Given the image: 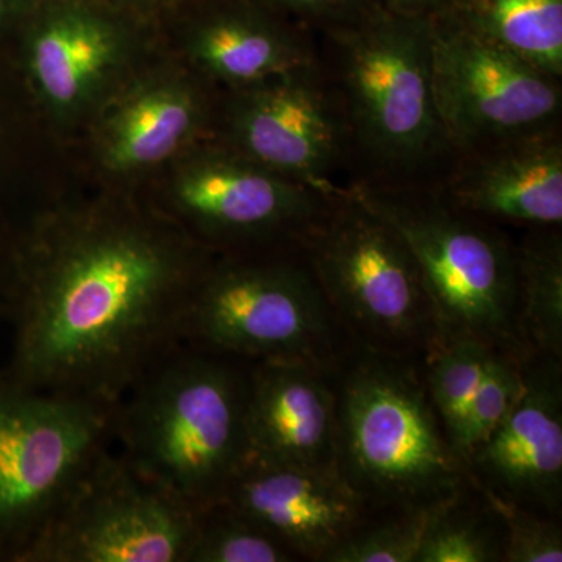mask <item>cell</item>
I'll use <instances>...</instances> for the list:
<instances>
[{
    "label": "cell",
    "mask_w": 562,
    "mask_h": 562,
    "mask_svg": "<svg viewBox=\"0 0 562 562\" xmlns=\"http://www.w3.org/2000/svg\"><path fill=\"white\" fill-rule=\"evenodd\" d=\"M503 553L501 516L471 482L436 517L416 562H502Z\"/></svg>",
    "instance_id": "7402d4cb"
},
{
    "label": "cell",
    "mask_w": 562,
    "mask_h": 562,
    "mask_svg": "<svg viewBox=\"0 0 562 562\" xmlns=\"http://www.w3.org/2000/svg\"><path fill=\"white\" fill-rule=\"evenodd\" d=\"M453 206L498 225H562V131L458 155L436 181Z\"/></svg>",
    "instance_id": "9a60e30c"
},
{
    "label": "cell",
    "mask_w": 562,
    "mask_h": 562,
    "mask_svg": "<svg viewBox=\"0 0 562 562\" xmlns=\"http://www.w3.org/2000/svg\"><path fill=\"white\" fill-rule=\"evenodd\" d=\"M114 406L0 383V539L22 550L38 536L102 450Z\"/></svg>",
    "instance_id": "ba28073f"
},
{
    "label": "cell",
    "mask_w": 562,
    "mask_h": 562,
    "mask_svg": "<svg viewBox=\"0 0 562 562\" xmlns=\"http://www.w3.org/2000/svg\"><path fill=\"white\" fill-rule=\"evenodd\" d=\"M475 486V484H473ZM480 490V487H479ZM483 492L501 516L505 528L503 562H561L562 528L560 519L541 516L516 503Z\"/></svg>",
    "instance_id": "4316f807"
},
{
    "label": "cell",
    "mask_w": 562,
    "mask_h": 562,
    "mask_svg": "<svg viewBox=\"0 0 562 562\" xmlns=\"http://www.w3.org/2000/svg\"><path fill=\"white\" fill-rule=\"evenodd\" d=\"M184 344L233 360H299L335 371L351 344L299 249L210 265Z\"/></svg>",
    "instance_id": "52a82bcc"
},
{
    "label": "cell",
    "mask_w": 562,
    "mask_h": 562,
    "mask_svg": "<svg viewBox=\"0 0 562 562\" xmlns=\"http://www.w3.org/2000/svg\"><path fill=\"white\" fill-rule=\"evenodd\" d=\"M22 3L24 0H0V25L9 21L21 9Z\"/></svg>",
    "instance_id": "f546056e"
},
{
    "label": "cell",
    "mask_w": 562,
    "mask_h": 562,
    "mask_svg": "<svg viewBox=\"0 0 562 562\" xmlns=\"http://www.w3.org/2000/svg\"><path fill=\"white\" fill-rule=\"evenodd\" d=\"M480 490L541 516L562 509V360L527 355L513 412L464 461Z\"/></svg>",
    "instance_id": "4fadbf2b"
},
{
    "label": "cell",
    "mask_w": 562,
    "mask_h": 562,
    "mask_svg": "<svg viewBox=\"0 0 562 562\" xmlns=\"http://www.w3.org/2000/svg\"><path fill=\"white\" fill-rule=\"evenodd\" d=\"M319 54L346 114L351 180L441 179L458 155L436 103L431 20L380 5L321 33Z\"/></svg>",
    "instance_id": "7a4b0ae2"
},
{
    "label": "cell",
    "mask_w": 562,
    "mask_h": 562,
    "mask_svg": "<svg viewBox=\"0 0 562 562\" xmlns=\"http://www.w3.org/2000/svg\"><path fill=\"white\" fill-rule=\"evenodd\" d=\"M201 121V105L188 88L155 87L133 95L114 114L105 136L113 171L150 168L171 157Z\"/></svg>",
    "instance_id": "d6986e66"
},
{
    "label": "cell",
    "mask_w": 562,
    "mask_h": 562,
    "mask_svg": "<svg viewBox=\"0 0 562 562\" xmlns=\"http://www.w3.org/2000/svg\"><path fill=\"white\" fill-rule=\"evenodd\" d=\"M210 265L157 227L58 225L33 249L18 316L16 382L116 406L184 342Z\"/></svg>",
    "instance_id": "6da1fadb"
},
{
    "label": "cell",
    "mask_w": 562,
    "mask_h": 562,
    "mask_svg": "<svg viewBox=\"0 0 562 562\" xmlns=\"http://www.w3.org/2000/svg\"><path fill=\"white\" fill-rule=\"evenodd\" d=\"M432 79L457 155L562 127V79L475 35L431 18Z\"/></svg>",
    "instance_id": "30bf717a"
},
{
    "label": "cell",
    "mask_w": 562,
    "mask_h": 562,
    "mask_svg": "<svg viewBox=\"0 0 562 562\" xmlns=\"http://www.w3.org/2000/svg\"><path fill=\"white\" fill-rule=\"evenodd\" d=\"M113 29L83 7L66 5L40 22L29 66L41 94L55 106L83 102L116 60Z\"/></svg>",
    "instance_id": "ac0fdd59"
},
{
    "label": "cell",
    "mask_w": 562,
    "mask_h": 562,
    "mask_svg": "<svg viewBox=\"0 0 562 562\" xmlns=\"http://www.w3.org/2000/svg\"><path fill=\"white\" fill-rule=\"evenodd\" d=\"M312 33L251 0H239L211 11L199 24L192 52L213 79L238 90L319 60V40Z\"/></svg>",
    "instance_id": "e0dca14e"
},
{
    "label": "cell",
    "mask_w": 562,
    "mask_h": 562,
    "mask_svg": "<svg viewBox=\"0 0 562 562\" xmlns=\"http://www.w3.org/2000/svg\"><path fill=\"white\" fill-rule=\"evenodd\" d=\"M301 250L351 346L422 361L441 341L412 247L347 184Z\"/></svg>",
    "instance_id": "5b68a950"
},
{
    "label": "cell",
    "mask_w": 562,
    "mask_h": 562,
    "mask_svg": "<svg viewBox=\"0 0 562 562\" xmlns=\"http://www.w3.org/2000/svg\"><path fill=\"white\" fill-rule=\"evenodd\" d=\"M517 336L527 355L562 360L561 227L528 228L516 243Z\"/></svg>",
    "instance_id": "44dd1931"
},
{
    "label": "cell",
    "mask_w": 562,
    "mask_h": 562,
    "mask_svg": "<svg viewBox=\"0 0 562 562\" xmlns=\"http://www.w3.org/2000/svg\"><path fill=\"white\" fill-rule=\"evenodd\" d=\"M527 355L494 349L473 397L464 436L461 460L465 461L473 447L491 435L513 412L524 390V361Z\"/></svg>",
    "instance_id": "484cf974"
},
{
    "label": "cell",
    "mask_w": 562,
    "mask_h": 562,
    "mask_svg": "<svg viewBox=\"0 0 562 562\" xmlns=\"http://www.w3.org/2000/svg\"><path fill=\"white\" fill-rule=\"evenodd\" d=\"M438 16L562 79V0H452Z\"/></svg>",
    "instance_id": "ffe728a7"
},
{
    "label": "cell",
    "mask_w": 562,
    "mask_h": 562,
    "mask_svg": "<svg viewBox=\"0 0 562 562\" xmlns=\"http://www.w3.org/2000/svg\"><path fill=\"white\" fill-rule=\"evenodd\" d=\"M492 350L476 339L447 338L422 360L432 408L460 460L465 420Z\"/></svg>",
    "instance_id": "603a6c76"
},
{
    "label": "cell",
    "mask_w": 562,
    "mask_h": 562,
    "mask_svg": "<svg viewBox=\"0 0 562 562\" xmlns=\"http://www.w3.org/2000/svg\"><path fill=\"white\" fill-rule=\"evenodd\" d=\"M246 439L247 461L338 473L333 371L299 360L250 362Z\"/></svg>",
    "instance_id": "5bb4252c"
},
{
    "label": "cell",
    "mask_w": 562,
    "mask_h": 562,
    "mask_svg": "<svg viewBox=\"0 0 562 562\" xmlns=\"http://www.w3.org/2000/svg\"><path fill=\"white\" fill-rule=\"evenodd\" d=\"M222 501L308 561H324L369 516L339 473L255 461L244 462Z\"/></svg>",
    "instance_id": "2e32d148"
},
{
    "label": "cell",
    "mask_w": 562,
    "mask_h": 562,
    "mask_svg": "<svg viewBox=\"0 0 562 562\" xmlns=\"http://www.w3.org/2000/svg\"><path fill=\"white\" fill-rule=\"evenodd\" d=\"M457 495L427 505L369 514L322 562H416L431 524Z\"/></svg>",
    "instance_id": "d4e9b609"
},
{
    "label": "cell",
    "mask_w": 562,
    "mask_h": 562,
    "mask_svg": "<svg viewBox=\"0 0 562 562\" xmlns=\"http://www.w3.org/2000/svg\"><path fill=\"white\" fill-rule=\"evenodd\" d=\"M384 9L403 14V16L431 18L447 10L452 0H380Z\"/></svg>",
    "instance_id": "f1b7e54d"
},
{
    "label": "cell",
    "mask_w": 562,
    "mask_h": 562,
    "mask_svg": "<svg viewBox=\"0 0 562 562\" xmlns=\"http://www.w3.org/2000/svg\"><path fill=\"white\" fill-rule=\"evenodd\" d=\"M336 188L322 191L288 179L231 149L192 166L177 184L176 203L216 241L299 249L330 206Z\"/></svg>",
    "instance_id": "7c38bea8"
},
{
    "label": "cell",
    "mask_w": 562,
    "mask_h": 562,
    "mask_svg": "<svg viewBox=\"0 0 562 562\" xmlns=\"http://www.w3.org/2000/svg\"><path fill=\"white\" fill-rule=\"evenodd\" d=\"M291 561L297 554L225 501L199 509L184 554V562Z\"/></svg>",
    "instance_id": "cb8c5ba5"
},
{
    "label": "cell",
    "mask_w": 562,
    "mask_h": 562,
    "mask_svg": "<svg viewBox=\"0 0 562 562\" xmlns=\"http://www.w3.org/2000/svg\"><path fill=\"white\" fill-rule=\"evenodd\" d=\"M198 512L109 446L20 557L36 562H184Z\"/></svg>",
    "instance_id": "9c48e42d"
},
{
    "label": "cell",
    "mask_w": 562,
    "mask_h": 562,
    "mask_svg": "<svg viewBox=\"0 0 562 562\" xmlns=\"http://www.w3.org/2000/svg\"><path fill=\"white\" fill-rule=\"evenodd\" d=\"M251 2L286 20L291 18L295 24L316 32V35L361 20L376 7L382 5L380 0H251Z\"/></svg>",
    "instance_id": "83f0119b"
},
{
    "label": "cell",
    "mask_w": 562,
    "mask_h": 562,
    "mask_svg": "<svg viewBox=\"0 0 562 562\" xmlns=\"http://www.w3.org/2000/svg\"><path fill=\"white\" fill-rule=\"evenodd\" d=\"M347 187L412 247L442 339L527 355L517 336L516 243L498 225L457 209L435 184Z\"/></svg>",
    "instance_id": "8992f818"
},
{
    "label": "cell",
    "mask_w": 562,
    "mask_h": 562,
    "mask_svg": "<svg viewBox=\"0 0 562 562\" xmlns=\"http://www.w3.org/2000/svg\"><path fill=\"white\" fill-rule=\"evenodd\" d=\"M181 344L114 406L113 442L192 508L221 502L247 461V371Z\"/></svg>",
    "instance_id": "3957f363"
},
{
    "label": "cell",
    "mask_w": 562,
    "mask_h": 562,
    "mask_svg": "<svg viewBox=\"0 0 562 562\" xmlns=\"http://www.w3.org/2000/svg\"><path fill=\"white\" fill-rule=\"evenodd\" d=\"M339 476L369 514L460 494L469 475L432 408L422 361L351 346L333 371Z\"/></svg>",
    "instance_id": "277c9868"
},
{
    "label": "cell",
    "mask_w": 562,
    "mask_h": 562,
    "mask_svg": "<svg viewBox=\"0 0 562 562\" xmlns=\"http://www.w3.org/2000/svg\"><path fill=\"white\" fill-rule=\"evenodd\" d=\"M228 139L255 165L322 191L350 168L346 114L321 58L233 90Z\"/></svg>",
    "instance_id": "8fae6325"
}]
</instances>
